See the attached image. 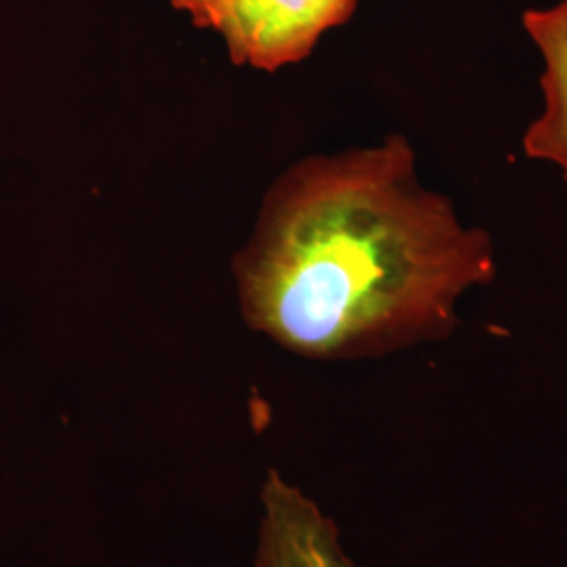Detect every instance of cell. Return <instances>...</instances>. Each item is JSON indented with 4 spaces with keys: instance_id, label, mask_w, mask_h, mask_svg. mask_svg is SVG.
Wrapping results in <instances>:
<instances>
[{
    "instance_id": "obj_1",
    "label": "cell",
    "mask_w": 567,
    "mask_h": 567,
    "mask_svg": "<svg viewBox=\"0 0 567 567\" xmlns=\"http://www.w3.org/2000/svg\"><path fill=\"white\" fill-rule=\"evenodd\" d=\"M494 276L489 234L426 189L404 135L295 164L236 259L246 324L332 362L447 339L461 297Z\"/></svg>"
},
{
    "instance_id": "obj_2",
    "label": "cell",
    "mask_w": 567,
    "mask_h": 567,
    "mask_svg": "<svg viewBox=\"0 0 567 567\" xmlns=\"http://www.w3.org/2000/svg\"><path fill=\"white\" fill-rule=\"evenodd\" d=\"M360 0H200L187 11L213 30L236 65L276 72L307 60L326 32L353 18Z\"/></svg>"
},
{
    "instance_id": "obj_3",
    "label": "cell",
    "mask_w": 567,
    "mask_h": 567,
    "mask_svg": "<svg viewBox=\"0 0 567 567\" xmlns=\"http://www.w3.org/2000/svg\"><path fill=\"white\" fill-rule=\"evenodd\" d=\"M252 567L364 566L344 550L339 527L313 498L282 473L267 471Z\"/></svg>"
},
{
    "instance_id": "obj_4",
    "label": "cell",
    "mask_w": 567,
    "mask_h": 567,
    "mask_svg": "<svg viewBox=\"0 0 567 567\" xmlns=\"http://www.w3.org/2000/svg\"><path fill=\"white\" fill-rule=\"evenodd\" d=\"M527 37L540 51L545 110L529 124L524 150L532 161L557 164L567 182V0L524 13Z\"/></svg>"
},
{
    "instance_id": "obj_5",
    "label": "cell",
    "mask_w": 567,
    "mask_h": 567,
    "mask_svg": "<svg viewBox=\"0 0 567 567\" xmlns=\"http://www.w3.org/2000/svg\"><path fill=\"white\" fill-rule=\"evenodd\" d=\"M173 2V7L177 9V11H182V13H187L192 7H196L200 0H171Z\"/></svg>"
}]
</instances>
